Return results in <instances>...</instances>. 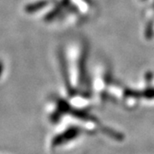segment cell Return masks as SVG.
I'll return each mask as SVG.
<instances>
[{
    "label": "cell",
    "mask_w": 154,
    "mask_h": 154,
    "mask_svg": "<svg viewBox=\"0 0 154 154\" xmlns=\"http://www.w3.org/2000/svg\"><path fill=\"white\" fill-rule=\"evenodd\" d=\"M24 11L49 25L76 27L94 17L96 5L94 0H33Z\"/></svg>",
    "instance_id": "1"
},
{
    "label": "cell",
    "mask_w": 154,
    "mask_h": 154,
    "mask_svg": "<svg viewBox=\"0 0 154 154\" xmlns=\"http://www.w3.org/2000/svg\"><path fill=\"white\" fill-rule=\"evenodd\" d=\"M58 60L63 82L68 91L81 87L88 75V43L82 38L72 39L60 49Z\"/></svg>",
    "instance_id": "2"
},
{
    "label": "cell",
    "mask_w": 154,
    "mask_h": 154,
    "mask_svg": "<svg viewBox=\"0 0 154 154\" xmlns=\"http://www.w3.org/2000/svg\"><path fill=\"white\" fill-rule=\"evenodd\" d=\"M4 71H5V64H4V63L2 61L0 60V78L3 75Z\"/></svg>",
    "instance_id": "3"
},
{
    "label": "cell",
    "mask_w": 154,
    "mask_h": 154,
    "mask_svg": "<svg viewBox=\"0 0 154 154\" xmlns=\"http://www.w3.org/2000/svg\"><path fill=\"white\" fill-rule=\"evenodd\" d=\"M139 3H148L151 0H137Z\"/></svg>",
    "instance_id": "4"
}]
</instances>
